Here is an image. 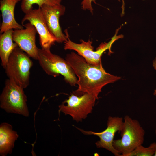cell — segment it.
Instances as JSON below:
<instances>
[{"label":"cell","mask_w":156,"mask_h":156,"mask_svg":"<svg viewBox=\"0 0 156 156\" xmlns=\"http://www.w3.org/2000/svg\"><path fill=\"white\" fill-rule=\"evenodd\" d=\"M65 59L78 78L77 93H87L97 99L103 86L121 79L120 77L106 72L102 64L98 66L90 64L82 57L74 52L67 54Z\"/></svg>","instance_id":"obj_1"},{"label":"cell","mask_w":156,"mask_h":156,"mask_svg":"<svg viewBox=\"0 0 156 156\" xmlns=\"http://www.w3.org/2000/svg\"><path fill=\"white\" fill-rule=\"evenodd\" d=\"M124 120L120 131L121 138L114 140L113 145L121 156H127L143 143L145 131L137 120L128 115H126Z\"/></svg>","instance_id":"obj_2"},{"label":"cell","mask_w":156,"mask_h":156,"mask_svg":"<svg viewBox=\"0 0 156 156\" xmlns=\"http://www.w3.org/2000/svg\"><path fill=\"white\" fill-rule=\"evenodd\" d=\"M50 49L38 48V60L44 70L47 74L55 77L60 74L62 75L66 81L71 86L77 84L76 75L67 61L52 53Z\"/></svg>","instance_id":"obj_3"},{"label":"cell","mask_w":156,"mask_h":156,"mask_svg":"<svg viewBox=\"0 0 156 156\" xmlns=\"http://www.w3.org/2000/svg\"><path fill=\"white\" fill-rule=\"evenodd\" d=\"M23 89L12 79H7L0 96V107L9 113L28 116L27 98Z\"/></svg>","instance_id":"obj_4"},{"label":"cell","mask_w":156,"mask_h":156,"mask_svg":"<svg viewBox=\"0 0 156 156\" xmlns=\"http://www.w3.org/2000/svg\"><path fill=\"white\" fill-rule=\"evenodd\" d=\"M30 57L18 47L10 54L5 69L9 78L13 79L24 89L29 83L30 70L33 65Z\"/></svg>","instance_id":"obj_5"},{"label":"cell","mask_w":156,"mask_h":156,"mask_svg":"<svg viewBox=\"0 0 156 156\" xmlns=\"http://www.w3.org/2000/svg\"><path fill=\"white\" fill-rule=\"evenodd\" d=\"M121 36H117L116 33L109 42L101 44L96 51L94 50V47L92 45V41L89 40L86 42L82 39L80 40L81 43L77 44L72 41L68 37V40L64 42V48L65 50L75 51L88 63L98 66L102 64L101 57L103 53L108 49L111 53V48L112 44L121 38Z\"/></svg>","instance_id":"obj_6"},{"label":"cell","mask_w":156,"mask_h":156,"mask_svg":"<svg viewBox=\"0 0 156 156\" xmlns=\"http://www.w3.org/2000/svg\"><path fill=\"white\" fill-rule=\"evenodd\" d=\"M96 99L94 96L87 93L80 96L72 94L63 102L66 103V105L62 103L59 106V111L70 115L77 122L81 121L92 112Z\"/></svg>","instance_id":"obj_7"},{"label":"cell","mask_w":156,"mask_h":156,"mask_svg":"<svg viewBox=\"0 0 156 156\" xmlns=\"http://www.w3.org/2000/svg\"><path fill=\"white\" fill-rule=\"evenodd\" d=\"M48 28L55 37L56 42L62 43L67 41L69 34L67 29L64 34L60 27L59 19L65 12L66 8L61 4L54 5H44L40 8Z\"/></svg>","instance_id":"obj_8"},{"label":"cell","mask_w":156,"mask_h":156,"mask_svg":"<svg viewBox=\"0 0 156 156\" xmlns=\"http://www.w3.org/2000/svg\"><path fill=\"white\" fill-rule=\"evenodd\" d=\"M123 121L122 117L109 116L107 120V128L100 132L85 131L78 128H77L84 134L93 135L99 137L100 140L96 143L98 148H105L116 156H121L119 153L114 148L113 143L116 133L117 131L120 132L122 128Z\"/></svg>","instance_id":"obj_9"},{"label":"cell","mask_w":156,"mask_h":156,"mask_svg":"<svg viewBox=\"0 0 156 156\" xmlns=\"http://www.w3.org/2000/svg\"><path fill=\"white\" fill-rule=\"evenodd\" d=\"M26 21H28L35 27L39 34L41 48L50 49L56 42V40L48 28L41 8L33 9L25 14L21 21L23 25Z\"/></svg>","instance_id":"obj_10"},{"label":"cell","mask_w":156,"mask_h":156,"mask_svg":"<svg viewBox=\"0 0 156 156\" xmlns=\"http://www.w3.org/2000/svg\"><path fill=\"white\" fill-rule=\"evenodd\" d=\"M23 26L25 27L24 29L14 31L13 40L30 57L38 60V48L36 43V36L37 33L36 30L29 22Z\"/></svg>","instance_id":"obj_11"},{"label":"cell","mask_w":156,"mask_h":156,"mask_svg":"<svg viewBox=\"0 0 156 156\" xmlns=\"http://www.w3.org/2000/svg\"><path fill=\"white\" fill-rule=\"evenodd\" d=\"M21 0H1L0 10L2 21L0 27V34L10 29H24L23 26L16 20L14 12L16 5Z\"/></svg>","instance_id":"obj_12"},{"label":"cell","mask_w":156,"mask_h":156,"mask_svg":"<svg viewBox=\"0 0 156 156\" xmlns=\"http://www.w3.org/2000/svg\"><path fill=\"white\" fill-rule=\"evenodd\" d=\"M18 135L14 131L12 126L7 123H1L0 126V155L5 156L11 154L15 141Z\"/></svg>","instance_id":"obj_13"},{"label":"cell","mask_w":156,"mask_h":156,"mask_svg":"<svg viewBox=\"0 0 156 156\" xmlns=\"http://www.w3.org/2000/svg\"><path fill=\"white\" fill-rule=\"evenodd\" d=\"M13 29L9 30L1 34L0 36V57L1 64L5 69L9 57L13 50L18 47L16 42H13Z\"/></svg>","instance_id":"obj_14"},{"label":"cell","mask_w":156,"mask_h":156,"mask_svg":"<svg viewBox=\"0 0 156 156\" xmlns=\"http://www.w3.org/2000/svg\"><path fill=\"white\" fill-rule=\"evenodd\" d=\"M62 0H22L21 8L25 14L33 9V5L36 4L38 8L44 5H54L61 4Z\"/></svg>","instance_id":"obj_15"},{"label":"cell","mask_w":156,"mask_h":156,"mask_svg":"<svg viewBox=\"0 0 156 156\" xmlns=\"http://www.w3.org/2000/svg\"><path fill=\"white\" fill-rule=\"evenodd\" d=\"M156 150V143H151L147 147H144L141 145L138 146L127 156H152L155 155Z\"/></svg>","instance_id":"obj_16"},{"label":"cell","mask_w":156,"mask_h":156,"mask_svg":"<svg viewBox=\"0 0 156 156\" xmlns=\"http://www.w3.org/2000/svg\"><path fill=\"white\" fill-rule=\"evenodd\" d=\"M96 3L95 0H83L81 3V7L84 10H87L92 14L93 9L92 6V3Z\"/></svg>","instance_id":"obj_17"},{"label":"cell","mask_w":156,"mask_h":156,"mask_svg":"<svg viewBox=\"0 0 156 156\" xmlns=\"http://www.w3.org/2000/svg\"><path fill=\"white\" fill-rule=\"evenodd\" d=\"M153 66L154 69L156 70V58L153 62ZM154 95L156 96V89L154 90Z\"/></svg>","instance_id":"obj_18"},{"label":"cell","mask_w":156,"mask_h":156,"mask_svg":"<svg viewBox=\"0 0 156 156\" xmlns=\"http://www.w3.org/2000/svg\"><path fill=\"white\" fill-rule=\"evenodd\" d=\"M122 14H123L124 13L125 3L124 2V0H122Z\"/></svg>","instance_id":"obj_19"},{"label":"cell","mask_w":156,"mask_h":156,"mask_svg":"<svg viewBox=\"0 0 156 156\" xmlns=\"http://www.w3.org/2000/svg\"><path fill=\"white\" fill-rule=\"evenodd\" d=\"M155 133H156V129L155 130ZM154 156H156V150L155 153V155H154Z\"/></svg>","instance_id":"obj_20"},{"label":"cell","mask_w":156,"mask_h":156,"mask_svg":"<svg viewBox=\"0 0 156 156\" xmlns=\"http://www.w3.org/2000/svg\"></svg>","instance_id":"obj_21"}]
</instances>
